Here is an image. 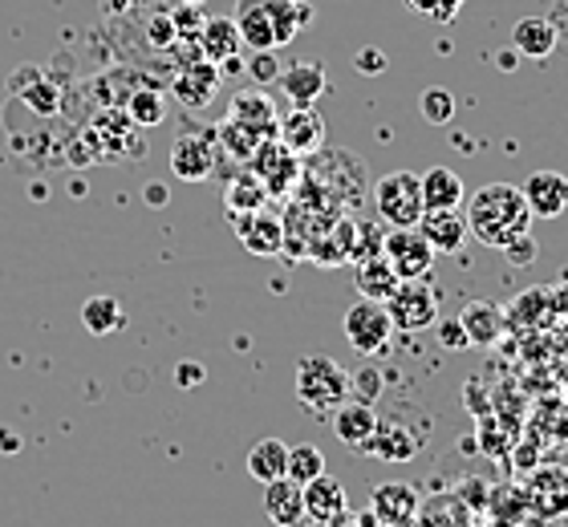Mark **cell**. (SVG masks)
Listing matches in <instances>:
<instances>
[{"label": "cell", "mask_w": 568, "mask_h": 527, "mask_svg": "<svg viewBox=\"0 0 568 527\" xmlns=\"http://www.w3.org/2000/svg\"><path fill=\"white\" fill-rule=\"evenodd\" d=\"M248 78L256 85H273L281 78V65H276L273 49H252V61H248Z\"/></svg>", "instance_id": "obj_38"}, {"label": "cell", "mask_w": 568, "mask_h": 527, "mask_svg": "<svg viewBox=\"0 0 568 527\" xmlns=\"http://www.w3.org/2000/svg\"><path fill=\"white\" fill-rule=\"evenodd\" d=\"M418 232L426 235V244L435 247V256H450V252H459L467 244V220L459 215V207L423 211Z\"/></svg>", "instance_id": "obj_16"}, {"label": "cell", "mask_w": 568, "mask_h": 527, "mask_svg": "<svg viewBox=\"0 0 568 527\" xmlns=\"http://www.w3.org/2000/svg\"><path fill=\"white\" fill-rule=\"evenodd\" d=\"M183 4H191V9H200V4H203V0H183Z\"/></svg>", "instance_id": "obj_48"}, {"label": "cell", "mask_w": 568, "mask_h": 527, "mask_svg": "<svg viewBox=\"0 0 568 527\" xmlns=\"http://www.w3.org/2000/svg\"><path fill=\"white\" fill-rule=\"evenodd\" d=\"M354 70L362 73V78H378V73H386V53H382L378 45H366V49H357V58H354Z\"/></svg>", "instance_id": "obj_41"}, {"label": "cell", "mask_w": 568, "mask_h": 527, "mask_svg": "<svg viewBox=\"0 0 568 527\" xmlns=\"http://www.w3.org/2000/svg\"><path fill=\"white\" fill-rule=\"evenodd\" d=\"M410 527H471V507H467L463 495L443 491V495H435V499L418 504Z\"/></svg>", "instance_id": "obj_24"}, {"label": "cell", "mask_w": 568, "mask_h": 527, "mask_svg": "<svg viewBox=\"0 0 568 527\" xmlns=\"http://www.w3.org/2000/svg\"><path fill=\"white\" fill-rule=\"evenodd\" d=\"M126 114H131L134 126H163L166 98L159 90H134L131 102H126Z\"/></svg>", "instance_id": "obj_33"}, {"label": "cell", "mask_w": 568, "mask_h": 527, "mask_svg": "<svg viewBox=\"0 0 568 527\" xmlns=\"http://www.w3.org/2000/svg\"><path fill=\"white\" fill-rule=\"evenodd\" d=\"M261 134L256 130H248L244 122H236V118H224L220 126H215V146L220 151H227L232 159H240V163H248L252 154L261 151Z\"/></svg>", "instance_id": "obj_30"}, {"label": "cell", "mask_w": 568, "mask_h": 527, "mask_svg": "<svg viewBox=\"0 0 568 527\" xmlns=\"http://www.w3.org/2000/svg\"><path fill=\"white\" fill-rule=\"evenodd\" d=\"M520 191L536 220H557L560 211L568 207V179L560 171H536Z\"/></svg>", "instance_id": "obj_13"}, {"label": "cell", "mask_w": 568, "mask_h": 527, "mask_svg": "<svg viewBox=\"0 0 568 527\" xmlns=\"http://www.w3.org/2000/svg\"><path fill=\"white\" fill-rule=\"evenodd\" d=\"M467 232L487 247H504L520 232H532V211L524 203V191L511 183H487L467 200Z\"/></svg>", "instance_id": "obj_1"}, {"label": "cell", "mask_w": 568, "mask_h": 527, "mask_svg": "<svg viewBox=\"0 0 568 527\" xmlns=\"http://www.w3.org/2000/svg\"><path fill=\"white\" fill-rule=\"evenodd\" d=\"M151 45H159V49H166L171 41H175V17H166V12H159V17H151Z\"/></svg>", "instance_id": "obj_42"}, {"label": "cell", "mask_w": 568, "mask_h": 527, "mask_svg": "<svg viewBox=\"0 0 568 527\" xmlns=\"http://www.w3.org/2000/svg\"><path fill=\"white\" fill-rule=\"evenodd\" d=\"M215 90H220V65L207 58L200 61H187L183 73L175 78V98L187 110H207L215 102Z\"/></svg>", "instance_id": "obj_14"}, {"label": "cell", "mask_w": 568, "mask_h": 527, "mask_svg": "<svg viewBox=\"0 0 568 527\" xmlns=\"http://www.w3.org/2000/svg\"><path fill=\"white\" fill-rule=\"evenodd\" d=\"M382 382H386V377H382L378 365H362L357 374H349V398L369 402V406H374V402L382 398V389H386Z\"/></svg>", "instance_id": "obj_35"}, {"label": "cell", "mask_w": 568, "mask_h": 527, "mask_svg": "<svg viewBox=\"0 0 568 527\" xmlns=\"http://www.w3.org/2000/svg\"><path fill=\"white\" fill-rule=\"evenodd\" d=\"M374 207H378L386 227H418L423 220V183L410 171H390L374 188Z\"/></svg>", "instance_id": "obj_4"}, {"label": "cell", "mask_w": 568, "mask_h": 527, "mask_svg": "<svg viewBox=\"0 0 568 527\" xmlns=\"http://www.w3.org/2000/svg\"><path fill=\"white\" fill-rule=\"evenodd\" d=\"M390 337H394V321L382 301H366V296H362L357 305H349V313H345V341H349L362 357L386 353L390 349Z\"/></svg>", "instance_id": "obj_5"}, {"label": "cell", "mask_w": 568, "mask_h": 527, "mask_svg": "<svg viewBox=\"0 0 568 527\" xmlns=\"http://www.w3.org/2000/svg\"><path fill=\"white\" fill-rule=\"evenodd\" d=\"M227 118L244 122V126L256 130L261 139H276V126H281L273 98L264 94V90H244V94L232 98V110H227Z\"/></svg>", "instance_id": "obj_23"}, {"label": "cell", "mask_w": 568, "mask_h": 527, "mask_svg": "<svg viewBox=\"0 0 568 527\" xmlns=\"http://www.w3.org/2000/svg\"><path fill=\"white\" fill-rule=\"evenodd\" d=\"M224 203L232 215H248V211H261L264 203H268V191L261 188V179L252 175V171H244L240 179H232L224 191Z\"/></svg>", "instance_id": "obj_31"}, {"label": "cell", "mask_w": 568, "mask_h": 527, "mask_svg": "<svg viewBox=\"0 0 568 527\" xmlns=\"http://www.w3.org/2000/svg\"><path fill=\"white\" fill-rule=\"evenodd\" d=\"M82 325L94 337H110V333H119L126 325V316H122V305L114 296H90L82 305Z\"/></svg>", "instance_id": "obj_29"}, {"label": "cell", "mask_w": 568, "mask_h": 527, "mask_svg": "<svg viewBox=\"0 0 568 527\" xmlns=\"http://www.w3.org/2000/svg\"><path fill=\"white\" fill-rule=\"evenodd\" d=\"M276 142L288 146L296 159H308L325 146V118L317 114V105H293V114L281 118L276 126Z\"/></svg>", "instance_id": "obj_10"}, {"label": "cell", "mask_w": 568, "mask_h": 527, "mask_svg": "<svg viewBox=\"0 0 568 527\" xmlns=\"http://www.w3.org/2000/svg\"><path fill=\"white\" fill-rule=\"evenodd\" d=\"M504 252V260H508L511 268H528V264H536V256H540V244H536L532 232H520L516 240H508V244L499 247Z\"/></svg>", "instance_id": "obj_36"}, {"label": "cell", "mask_w": 568, "mask_h": 527, "mask_svg": "<svg viewBox=\"0 0 568 527\" xmlns=\"http://www.w3.org/2000/svg\"><path fill=\"white\" fill-rule=\"evenodd\" d=\"M276 85L293 105H317V98L329 90V78H325V65H317V61H296L276 78Z\"/></svg>", "instance_id": "obj_18"}, {"label": "cell", "mask_w": 568, "mask_h": 527, "mask_svg": "<svg viewBox=\"0 0 568 527\" xmlns=\"http://www.w3.org/2000/svg\"><path fill=\"white\" fill-rule=\"evenodd\" d=\"M548 308H552V316H565L568 321V284L548 288Z\"/></svg>", "instance_id": "obj_44"}, {"label": "cell", "mask_w": 568, "mask_h": 527, "mask_svg": "<svg viewBox=\"0 0 568 527\" xmlns=\"http://www.w3.org/2000/svg\"><path fill=\"white\" fill-rule=\"evenodd\" d=\"M142 200L151 203V207H163V203L171 200V191H166L163 183H146V188H142Z\"/></svg>", "instance_id": "obj_45"}, {"label": "cell", "mask_w": 568, "mask_h": 527, "mask_svg": "<svg viewBox=\"0 0 568 527\" xmlns=\"http://www.w3.org/2000/svg\"><path fill=\"white\" fill-rule=\"evenodd\" d=\"M418 110H423V118L430 126H447L450 118H455V94H450L447 85H430L418 98Z\"/></svg>", "instance_id": "obj_34"}, {"label": "cell", "mask_w": 568, "mask_h": 527, "mask_svg": "<svg viewBox=\"0 0 568 527\" xmlns=\"http://www.w3.org/2000/svg\"><path fill=\"white\" fill-rule=\"evenodd\" d=\"M418 450H423V438L410 426H403V422H382V418L374 426V434H369V443L362 446V455L378 458V463H410Z\"/></svg>", "instance_id": "obj_12"}, {"label": "cell", "mask_w": 568, "mask_h": 527, "mask_svg": "<svg viewBox=\"0 0 568 527\" xmlns=\"http://www.w3.org/2000/svg\"><path fill=\"white\" fill-rule=\"evenodd\" d=\"M236 220V235L244 240L252 256H281L284 247V223L273 220V215H264L261 211H248V215H232Z\"/></svg>", "instance_id": "obj_17"}, {"label": "cell", "mask_w": 568, "mask_h": 527, "mask_svg": "<svg viewBox=\"0 0 568 527\" xmlns=\"http://www.w3.org/2000/svg\"><path fill=\"white\" fill-rule=\"evenodd\" d=\"M264 516L276 527H301L305 524V487L293 479L264 483Z\"/></svg>", "instance_id": "obj_19"}, {"label": "cell", "mask_w": 568, "mask_h": 527, "mask_svg": "<svg viewBox=\"0 0 568 527\" xmlns=\"http://www.w3.org/2000/svg\"><path fill=\"white\" fill-rule=\"evenodd\" d=\"M557 41H560V29L548 17H520V21L511 24V49L520 58H532V61L552 58Z\"/></svg>", "instance_id": "obj_21"}, {"label": "cell", "mask_w": 568, "mask_h": 527, "mask_svg": "<svg viewBox=\"0 0 568 527\" xmlns=\"http://www.w3.org/2000/svg\"><path fill=\"white\" fill-rule=\"evenodd\" d=\"M418 504L423 499H418L415 487H406V483H382L378 491H374V499H369V511H374V519L382 527H410Z\"/></svg>", "instance_id": "obj_15"}, {"label": "cell", "mask_w": 568, "mask_h": 527, "mask_svg": "<svg viewBox=\"0 0 568 527\" xmlns=\"http://www.w3.org/2000/svg\"><path fill=\"white\" fill-rule=\"evenodd\" d=\"M207 377V369H203L200 362H183V365H175V386H183V389H195Z\"/></svg>", "instance_id": "obj_43"}, {"label": "cell", "mask_w": 568, "mask_h": 527, "mask_svg": "<svg viewBox=\"0 0 568 527\" xmlns=\"http://www.w3.org/2000/svg\"><path fill=\"white\" fill-rule=\"evenodd\" d=\"M248 171L261 179V188L268 195H284V191L296 188V179H301V159H296L288 146H281L276 139H264L261 151L248 159Z\"/></svg>", "instance_id": "obj_8"}, {"label": "cell", "mask_w": 568, "mask_h": 527, "mask_svg": "<svg viewBox=\"0 0 568 527\" xmlns=\"http://www.w3.org/2000/svg\"><path fill=\"white\" fill-rule=\"evenodd\" d=\"M296 402L313 414H333L342 402H349V374L325 353L301 357L296 362Z\"/></svg>", "instance_id": "obj_3"}, {"label": "cell", "mask_w": 568, "mask_h": 527, "mask_svg": "<svg viewBox=\"0 0 568 527\" xmlns=\"http://www.w3.org/2000/svg\"><path fill=\"white\" fill-rule=\"evenodd\" d=\"M423 183V207L426 211H443V207H459L467 200V188H463V179L447 166H430L426 175H418Z\"/></svg>", "instance_id": "obj_26"}, {"label": "cell", "mask_w": 568, "mask_h": 527, "mask_svg": "<svg viewBox=\"0 0 568 527\" xmlns=\"http://www.w3.org/2000/svg\"><path fill=\"white\" fill-rule=\"evenodd\" d=\"M0 443H4L0 450H9V455H12V450H21V443H17V434H9V430H0Z\"/></svg>", "instance_id": "obj_46"}, {"label": "cell", "mask_w": 568, "mask_h": 527, "mask_svg": "<svg viewBox=\"0 0 568 527\" xmlns=\"http://www.w3.org/2000/svg\"><path fill=\"white\" fill-rule=\"evenodd\" d=\"M232 21L240 29V45L248 49H284L296 41L301 29H308L313 9L301 0H236Z\"/></svg>", "instance_id": "obj_2"}, {"label": "cell", "mask_w": 568, "mask_h": 527, "mask_svg": "<svg viewBox=\"0 0 568 527\" xmlns=\"http://www.w3.org/2000/svg\"><path fill=\"white\" fill-rule=\"evenodd\" d=\"M459 325H463V333H467V345H471V349H491L499 341V333H504V313H499V305H491V301H467V305L459 308Z\"/></svg>", "instance_id": "obj_22"}, {"label": "cell", "mask_w": 568, "mask_h": 527, "mask_svg": "<svg viewBox=\"0 0 568 527\" xmlns=\"http://www.w3.org/2000/svg\"><path fill=\"white\" fill-rule=\"evenodd\" d=\"M317 475H325V455H321L313 443H301V446H288V467H284V479L293 483H313Z\"/></svg>", "instance_id": "obj_32"}, {"label": "cell", "mask_w": 568, "mask_h": 527, "mask_svg": "<svg viewBox=\"0 0 568 527\" xmlns=\"http://www.w3.org/2000/svg\"><path fill=\"white\" fill-rule=\"evenodd\" d=\"M200 49L203 58L215 61V65H227V61L240 53V29L232 17H207L200 24Z\"/></svg>", "instance_id": "obj_25"}, {"label": "cell", "mask_w": 568, "mask_h": 527, "mask_svg": "<svg viewBox=\"0 0 568 527\" xmlns=\"http://www.w3.org/2000/svg\"><path fill=\"white\" fill-rule=\"evenodd\" d=\"M398 288V276H394V268L386 264V256H366L357 260V293L366 296V301H390V293Z\"/></svg>", "instance_id": "obj_27"}, {"label": "cell", "mask_w": 568, "mask_h": 527, "mask_svg": "<svg viewBox=\"0 0 568 527\" xmlns=\"http://www.w3.org/2000/svg\"><path fill=\"white\" fill-rule=\"evenodd\" d=\"M378 426V411L369 406V402H342L337 411H333V434H337V443H345L349 450H362L369 443V434Z\"/></svg>", "instance_id": "obj_20"}, {"label": "cell", "mask_w": 568, "mask_h": 527, "mask_svg": "<svg viewBox=\"0 0 568 527\" xmlns=\"http://www.w3.org/2000/svg\"><path fill=\"white\" fill-rule=\"evenodd\" d=\"M17 94H21L24 102L33 105L37 114H53V110H58V102H61V94L53 90V85L37 82V73H33V85H29V90H17Z\"/></svg>", "instance_id": "obj_39"}, {"label": "cell", "mask_w": 568, "mask_h": 527, "mask_svg": "<svg viewBox=\"0 0 568 527\" xmlns=\"http://www.w3.org/2000/svg\"><path fill=\"white\" fill-rule=\"evenodd\" d=\"M406 4H410L418 17H430V21H438V24H450L463 9V0H406Z\"/></svg>", "instance_id": "obj_37"}, {"label": "cell", "mask_w": 568, "mask_h": 527, "mask_svg": "<svg viewBox=\"0 0 568 527\" xmlns=\"http://www.w3.org/2000/svg\"><path fill=\"white\" fill-rule=\"evenodd\" d=\"M435 328H438V341H443V349H471L467 345V333H463V325H459V316H438L435 321Z\"/></svg>", "instance_id": "obj_40"}, {"label": "cell", "mask_w": 568, "mask_h": 527, "mask_svg": "<svg viewBox=\"0 0 568 527\" xmlns=\"http://www.w3.org/2000/svg\"><path fill=\"white\" fill-rule=\"evenodd\" d=\"M215 154H220L215 134L187 130V134H179V139L171 142V171H175V179H183V183H203V179L215 171Z\"/></svg>", "instance_id": "obj_9"}, {"label": "cell", "mask_w": 568, "mask_h": 527, "mask_svg": "<svg viewBox=\"0 0 568 527\" xmlns=\"http://www.w3.org/2000/svg\"><path fill=\"white\" fill-rule=\"evenodd\" d=\"M382 256L398 281H430L435 268V247L426 244L418 227H390V235L382 240Z\"/></svg>", "instance_id": "obj_6"}, {"label": "cell", "mask_w": 568, "mask_h": 527, "mask_svg": "<svg viewBox=\"0 0 568 527\" xmlns=\"http://www.w3.org/2000/svg\"><path fill=\"white\" fill-rule=\"evenodd\" d=\"M386 313H390L394 328H406V333H423L438 321V293L430 281H398V288L386 301Z\"/></svg>", "instance_id": "obj_7"}, {"label": "cell", "mask_w": 568, "mask_h": 527, "mask_svg": "<svg viewBox=\"0 0 568 527\" xmlns=\"http://www.w3.org/2000/svg\"><path fill=\"white\" fill-rule=\"evenodd\" d=\"M284 467H288V443H281V438H261L248 450V475L256 483L284 479Z\"/></svg>", "instance_id": "obj_28"}, {"label": "cell", "mask_w": 568, "mask_h": 527, "mask_svg": "<svg viewBox=\"0 0 568 527\" xmlns=\"http://www.w3.org/2000/svg\"><path fill=\"white\" fill-rule=\"evenodd\" d=\"M548 527H568V511H565V516H560V511H557V516L548 519Z\"/></svg>", "instance_id": "obj_47"}, {"label": "cell", "mask_w": 568, "mask_h": 527, "mask_svg": "<svg viewBox=\"0 0 568 527\" xmlns=\"http://www.w3.org/2000/svg\"><path fill=\"white\" fill-rule=\"evenodd\" d=\"M305 516L321 527H342L349 519V495L333 475H317L305 483Z\"/></svg>", "instance_id": "obj_11"}]
</instances>
